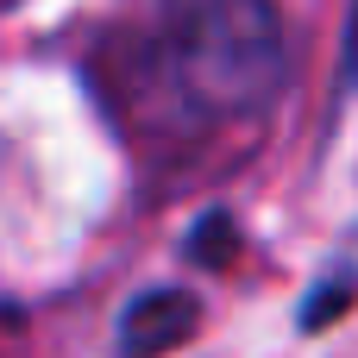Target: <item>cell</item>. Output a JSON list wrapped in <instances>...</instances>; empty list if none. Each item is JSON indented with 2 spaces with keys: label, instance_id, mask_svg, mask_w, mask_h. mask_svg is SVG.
<instances>
[{
  "label": "cell",
  "instance_id": "3",
  "mask_svg": "<svg viewBox=\"0 0 358 358\" xmlns=\"http://www.w3.org/2000/svg\"><path fill=\"white\" fill-rule=\"evenodd\" d=\"M239 252H245V233H239L233 208H201L195 227L182 233V258H189L195 271H233Z\"/></svg>",
  "mask_w": 358,
  "mask_h": 358
},
{
  "label": "cell",
  "instance_id": "5",
  "mask_svg": "<svg viewBox=\"0 0 358 358\" xmlns=\"http://www.w3.org/2000/svg\"><path fill=\"white\" fill-rule=\"evenodd\" d=\"M358 94V0L346 13V38H340V76H334V107H346Z\"/></svg>",
  "mask_w": 358,
  "mask_h": 358
},
{
  "label": "cell",
  "instance_id": "1",
  "mask_svg": "<svg viewBox=\"0 0 358 358\" xmlns=\"http://www.w3.org/2000/svg\"><path fill=\"white\" fill-rule=\"evenodd\" d=\"M82 82L113 132L157 170H189L258 132L289 82L277 0H145L94 31Z\"/></svg>",
  "mask_w": 358,
  "mask_h": 358
},
{
  "label": "cell",
  "instance_id": "2",
  "mask_svg": "<svg viewBox=\"0 0 358 358\" xmlns=\"http://www.w3.org/2000/svg\"><path fill=\"white\" fill-rule=\"evenodd\" d=\"M201 334V296L182 283H151L120 308L113 358H164Z\"/></svg>",
  "mask_w": 358,
  "mask_h": 358
},
{
  "label": "cell",
  "instance_id": "4",
  "mask_svg": "<svg viewBox=\"0 0 358 358\" xmlns=\"http://www.w3.org/2000/svg\"><path fill=\"white\" fill-rule=\"evenodd\" d=\"M358 302V271L352 264H334L327 277H315V289L302 296V308H296V334L302 340H315L321 327H334L346 308Z\"/></svg>",
  "mask_w": 358,
  "mask_h": 358
}]
</instances>
